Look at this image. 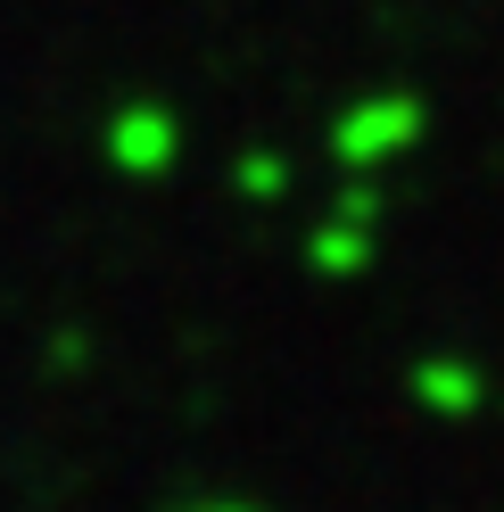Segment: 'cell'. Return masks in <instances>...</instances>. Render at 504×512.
<instances>
[{"label": "cell", "instance_id": "cell-1", "mask_svg": "<svg viewBox=\"0 0 504 512\" xmlns=\"http://www.w3.org/2000/svg\"><path fill=\"white\" fill-rule=\"evenodd\" d=\"M405 141H422V100H414V91H381V100H356L348 116L331 124V149L348 157V166H381V157H397Z\"/></svg>", "mask_w": 504, "mask_h": 512}, {"label": "cell", "instance_id": "cell-2", "mask_svg": "<svg viewBox=\"0 0 504 512\" xmlns=\"http://www.w3.org/2000/svg\"><path fill=\"white\" fill-rule=\"evenodd\" d=\"M174 149H182V133H174L166 108H124V116L108 124V157H116L124 174H166Z\"/></svg>", "mask_w": 504, "mask_h": 512}, {"label": "cell", "instance_id": "cell-3", "mask_svg": "<svg viewBox=\"0 0 504 512\" xmlns=\"http://www.w3.org/2000/svg\"><path fill=\"white\" fill-rule=\"evenodd\" d=\"M414 389L438 397V413H471V405L488 397V380L471 372V364H422V372H414Z\"/></svg>", "mask_w": 504, "mask_h": 512}, {"label": "cell", "instance_id": "cell-4", "mask_svg": "<svg viewBox=\"0 0 504 512\" xmlns=\"http://www.w3.org/2000/svg\"><path fill=\"white\" fill-rule=\"evenodd\" d=\"M191 512H257V504H191Z\"/></svg>", "mask_w": 504, "mask_h": 512}]
</instances>
